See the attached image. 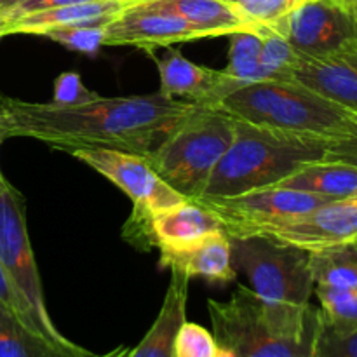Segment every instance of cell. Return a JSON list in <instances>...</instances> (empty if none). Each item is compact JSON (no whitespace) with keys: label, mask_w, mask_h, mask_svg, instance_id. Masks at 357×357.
<instances>
[{"label":"cell","mask_w":357,"mask_h":357,"mask_svg":"<svg viewBox=\"0 0 357 357\" xmlns=\"http://www.w3.org/2000/svg\"><path fill=\"white\" fill-rule=\"evenodd\" d=\"M146 52L152 56L159 70L160 93L174 100L218 108L230 93L244 86L225 70H213L197 65L185 58L176 49H167L166 54L160 58L153 54L152 49H146Z\"/></svg>","instance_id":"5bb4252c"},{"label":"cell","mask_w":357,"mask_h":357,"mask_svg":"<svg viewBox=\"0 0 357 357\" xmlns=\"http://www.w3.org/2000/svg\"><path fill=\"white\" fill-rule=\"evenodd\" d=\"M215 230H223L218 218L197 201L187 199L157 215L131 213L122 237L138 250L176 251L199 243Z\"/></svg>","instance_id":"7c38bea8"},{"label":"cell","mask_w":357,"mask_h":357,"mask_svg":"<svg viewBox=\"0 0 357 357\" xmlns=\"http://www.w3.org/2000/svg\"><path fill=\"white\" fill-rule=\"evenodd\" d=\"M257 33L261 38V63L278 77V80H293L291 73L298 65L302 52L296 51L268 24H258Z\"/></svg>","instance_id":"cb8c5ba5"},{"label":"cell","mask_w":357,"mask_h":357,"mask_svg":"<svg viewBox=\"0 0 357 357\" xmlns=\"http://www.w3.org/2000/svg\"><path fill=\"white\" fill-rule=\"evenodd\" d=\"M131 6H135L132 0H91V2L38 10V13L24 14V16L14 17V20L2 21L6 24L7 35H40L42 31L56 26L108 24Z\"/></svg>","instance_id":"e0dca14e"},{"label":"cell","mask_w":357,"mask_h":357,"mask_svg":"<svg viewBox=\"0 0 357 357\" xmlns=\"http://www.w3.org/2000/svg\"><path fill=\"white\" fill-rule=\"evenodd\" d=\"M328 159H338V160H347V162H357V129L351 138L331 143L330 157H328Z\"/></svg>","instance_id":"d6a6232c"},{"label":"cell","mask_w":357,"mask_h":357,"mask_svg":"<svg viewBox=\"0 0 357 357\" xmlns=\"http://www.w3.org/2000/svg\"><path fill=\"white\" fill-rule=\"evenodd\" d=\"M160 267L180 272L188 279L201 278L211 284H229L237 278L230 237L223 230H215L183 250L160 251Z\"/></svg>","instance_id":"2e32d148"},{"label":"cell","mask_w":357,"mask_h":357,"mask_svg":"<svg viewBox=\"0 0 357 357\" xmlns=\"http://www.w3.org/2000/svg\"><path fill=\"white\" fill-rule=\"evenodd\" d=\"M356 246H357V244H356Z\"/></svg>","instance_id":"7bdbcfd3"},{"label":"cell","mask_w":357,"mask_h":357,"mask_svg":"<svg viewBox=\"0 0 357 357\" xmlns=\"http://www.w3.org/2000/svg\"><path fill=\"white\" fill-rule=\"evenodd\" d=\"M20 2L21 0H0V17L7 16Z\"/></svg>","instance_id":"e575fe53"},{"label":"cell","mask_w":357,"mask_h":357,"mask_svg":"<svg viewBox=\"0 0 357 357\" xmlns=\"http://www.w3.org/2000/svg\"><path fill=\"white\" fill-rule=\"evenodd\" d=\"M251 236L268 237L309 253L357 244V197L331 201L295 218L258 229Z\"/></svg>","instance_id":"30bf717a"},{"label":"cell","mask_w":357,"mask_h":357,"mask_svg":"<svg viewBox=\"0 0 357 357\" xmlns=\"http://www.w3.org/2000/svg\"><path fill=\"white\" fill-rule=\"evenodd\" d=\"M319 300L321 317L335 330H352L357 326V291L314 286Z\"/></svg>","instance_id":"d4e9b609"},{"label":"cell","mask_w":357,"mask_h":357,"mask_svg":"<svg viewBox=\"0 0 357 357\" xmlns=\"http://www.w3.org/2000/svg\"><path fill=\"white\" fill-rule=\"evenodd\" d=\"M268 26L307 56L330 54L357 40L354 14L333 0H309Z\"/></svg>","instance_id":"8fae6325"},{"label":"cell","mask_w":357,"mask_h":357,"mask_svg":"<svg viewBox=\"0 0 357 357\" xmlns=\"http://www.w3.org/2000/svg\"><path fill=\"white\" fill-rule=\"evenodd\" d=\"M61 152L70 153L117 185L132 201L136 215H157L187 201L138 153L103 146H66Z\"/></svg>","instance_id":"9c48e42d"},{"label":"cell","mask_w":357,"mask_h":357,"mask_svg":"<svg viewBox=\"0 0 357 357\" xmlns=\"http://www.w3.org/2000/svg\"><path fill=\"white\" fill-rule=\"evenodd\" d=\"M305 2L309 0H251L239 9L255 24H272Z\"/></svg>","instance_id":"f546056e"},{"label":"cell","mask_w":357,"mask_h":357,"mask_svg":"<svg viewBox=\"0 0 357 357\" xmlns=\"http://www.w3.org/2000/svg\"><path fill=\"white\" fill-rule=\"evenodd\" d=\"M232 265L250 279L261 302L275 307H307L314 293L309 251L268 237H230Z\"/></svg>","instance_id":"8992f818"},{"label":"cell","mask_w":357,"mask_h":357,"mask_svg":"<svg viewBox=\"0 0 357 357\" xmlns=\"http://www.w3.org/2000/svg\"><path fill=\"white\" fill-rule=\"evenodd\" d=\"M278 187L309 192L330 201L357 197V164L338 159L316 160L300 167Z\"/></svg>","instance_id":"ffe728a7"},{"label":"cell","mask_w":357,"mask_h":357,"mask_svg":"<svg viewBox=\"0 0 357 357\" xmlns=\"http://www.w3.org/2000/svg\"><path fill=\"white\" fill-rule=\"evenodd\" d=\"M333 2H337V3H340V6H344V7H351V0H333ZM351 10V9H349Z\"/></svg>","instance_id":"ab89813d"},{"label":"cell","mask_w":357,"mask_h":357,"mask_svg":"<svg viewBox=\"0 0 357 357\" xmlns=\"http://www.w3.org/2000/svg\"><path fill=\"white\" fill-rule=\"evenodd\" d=\"M201 105L164 93L98 98L79 107L33 103L0 94L3 138H33L51 149L103 146L146 157Z\"/></svg>","instance_id":"6da1fadb"},{"label":"cell","mask_w":357,"mask_h":357,"mask_svg":"<svg viewBox=\"0 0 357 357\" xmlns=\"http://www.w3.org/2000/svg\"><path fill=\"white\" fill-rule=\"evenodd\" d=\"M331 142L284 135L236 119L232 145L209 178L202 195L230 197L274 187L300 167L330 157Z\"/></svg>","instance_id":"277c9868"},{"label":"cell","mask_w":357,"mask_h":357,"mask_svg":"<svg viewBox=\"0 0 357 357\" xmlns=\"http://www.w3.org/2000/svg\"><path fill=\"white\" fill-rule=\"evenodd\" d=\"M3 139H6V138H3V135H2V132H0V145H2V142H3ZM7 185H9V181H7L6 178H3L2 171H0V192H2L3 188L7 187Z\"/></svg>","instance_id":"8d00e7d4"},{"label":"cell","mask_w":357,"mask_h":357,"mask_svg":"<svg viewBox=\"0 0 357 357\" xmlns=\"http://www.w3.org/2000/svg\"><path fill=\"white\" fill-rule=\"evenodd\" d=\"M215 357H236V354L229 347H225V345H218Z\"/></svg>","instance_id":"d590c367"},{"label":"cell","mask_w":357,"mask_h":357,"mask_svg":"<svg viewBox=\"0 0 357 357\" xmlns=\"http://www.w3.org/2000/svg\"><path fill=\"white\" fill-rule=\"evenodd\" d=\"M0 305L7 307L13 312H16L17 316L23 319V310H21L20 298L16 295V289H14L13 282H10L9 275H7L6 268L0 264Z\"/></svg>","instance_id":"1f68e13d"},{"label":"cell","mask_w":357,"mask_h":357,"mask_svg":"<svg viewBox=\"0 0 357 357\" xmlns=\"http://www.w3.org/2000/svg\"><path fill=\"white\" fill-rule=\"evenodd\" d=\"M194 201L208 208L218 218L223 232L229 237H248L261 227L295 218L331 202L321 195L278 185L230 197L201 195Z\"/></svg>","instance_id":"ba28073f"},{"label":"cell","mask_w":357,"mask_h":357,"mask_svg":"<svg viewBox=\"0 0 357 357\" xmlns=\"http://www.w3.org/2000/svg\"><path fill=\"white\" fill-rule=\"evenodd\" d=\"M149 7L169 10L215 37H229L236 31H257L258 24L248 20L239 7L227 0H152Z\"/></svg>","instance_id":"d6986e66"},{"label":"cell","mask_w":357,"mask_h":357,"mask_svg":"<svg viewBox=\"0 0 357 357\" xmlns=\"http://www.w3.org/2000/svg\"><path fill=\"white\" fill-rule=\"evenodd\" d=\"M356 164H357V162H356Z\"/></svg>","instance_id":"ee69618b"},{"label":"cell","mask_w":357,"mask_h":357,"mask_svg":"<svg viewBox=\"0 0 357 357\" xmlns=\"http://www.w3.org/2000/svg\"><path fill=\"white\" fill-rule=\"evenodd\" d=\"M314 357H357V326L352 330H335L321 317Z\"/></svg>","instance_id":"83f0119b"},{"label":"cell","mask_w":357,"mask_h":357,"mask_svg":"<svg viewBox=\"0 0 357 357\" xmlns=\"http://www.w3.org/2000/svg\"><path fill=\"white\" fill-rule=\"evenodd\" d=\"M107 24H77V26H56L42 31L40 37L63 45L68 51L80 54H96L105 45Z\"/></svg>","instance_id":"484cf974"},{"label":"cell","mask_w":357,"mask_h":357,"mask_svg":"<svg viewBox=\"0 0 357 357\" xmlns=\"http://www.w3.org/2000/svg\"><path fill=\"white\" fill-rule=\"evenodd\" d=\"M218 344L213 331L197 323L185 321L174 340L173 357H215Z\"/></svg>","instance_id":"4316f807"},{"label":"cell","mask_w":357,"mask_h":357,"mask_svg":"<svg viewBox=\"0 0 357 357\" xmlns=\"http://www.w3.org/2000/svg\"><path fill=\"white\" fill-rule=\"evenodd\" d=\"M190 279L180 272H171V281L159 316L143 340L131 349L129 357H173L178 330L187 321V298Z\"/></svg>","instance_id":"ac0fdd59"},{"label":"cell","mask_w":357,"mask_h":357,"mask_svg":"<svg viewBox=\"0 0 357 357\" xmlns=\"http://www.w3.org/2000/svg\"><path fill=\"white\" fill-rule=\"evenodd\" d=\"M201 38H211V35L178 14L145 3L131 6L105 28V45H135L143 51Z\"/></svg>","instance_id":"4fadbf2b"},{"label":"cell","mask_w":357,"mask_h":357,"mask_svg":"<svg viewBox=\"0 0 357 357\" xmlns=\"http://www.w3.org/2000/svg\"><path fill=\"white\" fill-rule=\"evenodd\" d=\"M135 3H143V2H152V0H132Z\"/></svg>","instance_id":"60d3db41"},{"label":"cell","mask_w":357,"mask_h":357,"mask_svg":"<svg viewBox=\"0 0 357 357\" xmlns=\"http://www.w3.org/2000/svg\"><path fill=\"white\" fill-rule=\"evenodd\" d=\"M293 80L357 114V40L323 56H300Z\"/></svg>","instance_id":"9a60e30c"},{"label":"cell","mask_w":357,"mask_h":357,"mask_svg":"<svg viewBox=\"0 0 357 357\" xmlns=\"http://www.w3.org/2000/svg\"><path fill=\"white\" fill-rule=\"evenodd\" d=\"M218 108L257 128L331 143L351 138L357 129V114L296 80L244 84L230 93Z\"/></svg>","instance_id":"3957f363"},{"label":"cell","mask_w":357,"mask_h":357,"mask_svg":"<svg viewBox=\"0 0 357 357\" xmlns=\"http://www.w3.org/2000/svg\"><path fill=\"white\" fill-rule=\"evenodd\" d=\"M129 352H131V349L124 347V345H119V347H115L114 351L107 352V354H101V356L94 354L93 357H129Z\"/></svg>","instance_id":"836d02e7"},{"label":"cell","mask_w":357,"mask_h":357,"mask_svg":"<svg viewBox=\"0 0 357 357\" xmlns=\"http://www.w3.org/2000/svg\"><path fill=\"white\" fill-rule=\"evenodd\" d=\"M236 135V119L222 108L197 107L181 119L155 150L145 157L171 188L197 199Z\"/></svg>","instance_id":"5b68a950"},{"label":"cell","mask_w":357,"mask_h":357,"mask_svg":"<svg viewBox=\"0 0 357 357\" xmlns=\"http://www.w3.org/2000/svg\"><path fill=\"white\" fill-rule=\"evenodd\" d=\"M227 2H232V0H227Z\"/></svg>","instance_id":"b9f144b4"},{"label":"cell","mask_w":357,"mask_h":357,"mask_svg":"<svg viewBox=\"0 0 357 357\" xmlns=\"http://www.w3.org/2000/svg\"><path fill=\"white\" fill-rule=\"evenodd\" d=\"M77 344L61 345L28 326L16 312L0 305V357H93Z\"/></svg>","instance_id":"44dd1931"},{"label":"cell","mask_w":357,"mask_h":357,"mask_svg":"<svg viewBox=\"0 0 357 357\" xmlns=\"http://www.w3.org/2000/svg\"><path fill=\"white\" fill-rule=\"evenodd\" d=\"M98 98H100V94L91 91L84 84L82 77L79 73L63 72L54 80L51 103L58 105V107H79V105L91 103Z\"/></svg>","instance_id":"f1b7e54d"},{"label":"cell","mask_w":357,"mask_h":357,"mask_svg":"<svg viewBox=\"0 0 357 357\" xmlns=\"http://www.w3.org/2000/svg\"><path fill=\"white\" fill-rule=\"evenodd\" d=\"M213 335L236 357H314L321 328L317 307H272L237 286L229 302L209 300Z\"/></svg>","instance_id":"7a4b0ae2"},{"label":"cell","mask_w":357,"mask_h":357,"mask_svg":"<svg viewBox=\"0 0 357 357\" xmlns=\"http://www.w3.org/2000/svg\"><path fill=\"white\" fill-rule=\"evenodd\" d=\"M0 264L16 289L24 323L56 344H73L56 328L47 312L37 261L28 237L26 206L21 192L10 183L0 192Z\"/></svg>","instance_id":"52a82bcc"},{"label":"cell","mask_w":357,"mask_h":357,"mask_svg":"<svg viewBox=\"0 0 357 357\" xmlns=\"http://www.w3.org/2000/svg\"><path fill=\"white\" fill-rule=\"evenodd\" d=\"M349 9H351V13L354 14V17L357 21V0H351V7H349Z\"/></svg>","instance_id":"74e56055"},{"label":"cell","mask_w":357,"mask_h":357,"mask_svg":"<svg viewBox=\"0 0 357 357\" xmlns=\"http://www.w3.org/2000/svg\"><path fill=\"white\" fill-rule=\"evenodd\" d=\"M229 65L225 72L243 84L278 80L261 63V38L257 31H236L229 35Z\"/></svg>","instance_id":"603a6c76"},{"label":"cell","mask_w":357,"mask_h":357,"mask_svg":"<svg viewBox=\"0 0 357 357\" xmlns=\"http://www.w3.org/2000/svg\"><path fill=\"white\" fill-rule=\"evenodd\" d=\"M3 37H7V33H6V24H3L2 20H0V38H3Z\"/></svg>","instance_id":"f35d334b"},{"label":"cell","mask_w":357,"mask_h":357,"mask_svg":"<svg viewBox=\"0 0 357 357\" xmlns=\"http://www.w3.org/2000/svg\"><path fill=\"white\" fill-rule=\"evenodd\" d=\"M314 286L357 291V246L310 253Z\"/></svg>","instance_id":"7402d4cb"},{"label":"cell","mask_w":357,"mask_h":357,"mask_svg":"<svg viewBox=\"0 0 357 357\" xmlns=\"http://www.w3.org/2000/svg\"><path fill=\"white\" fill-rule=\"evenodd\" d=\"M82 2H91V0H21L13 10H10L7 16L0 17L3 21L14 20V17L24 16V14H31V13H38V10H45V9H56V7H63V6H72V3H82Z\"/></svg>","instance_id":"4dcf8cb0"}]
</instances>
